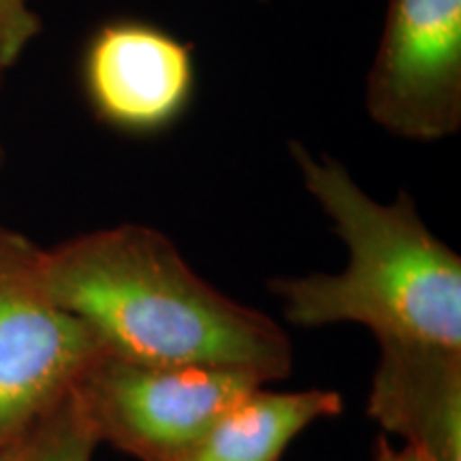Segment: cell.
<instances>
[{
    "instance_id": "obj_2",
    "label": "cell",
    "mask_w": 461,
    "mask_h": 461,
    "mask_svg": "<svg viewBox=\"0 0 461 461\" xmlns=\"http://www.w3.org/2000/svg\"><path fill=\"white\" fill-rule=\"evenodd\" d=\"M305 190L344 241L338 274L269 280L291 325L367 327L378 342H420L461 350V257L428 229L400 190L391 203L370 197L338 158L288 146Z\"/></svg>"
},
{
    "instance_id": "obj_4",
    "label": "cell",
    "mask_w": 461,
    "mask_h": 461,
    "mask_svg": "<svg viewBox=\"0 0 461 461\" xmlns=\"http://www.w3.org/2000/svg\"><path fill=\"white\" fill-rule=\"evenodd\" d=\"M265 384L207 366H149L101 355L71 397L99 445L140 461H180L230 403Z\"/></svg>"
},
{
    "instance_id": "obj_11",
    "label": "cell",
    "mask_w": 461,
    "mask_h": 461,
    "mask_svg": "<svg viewBox=\"0 0 461 461\" xmlns=\"http://www.w3.org/2000/svg\"><path fill=\"white\" fill-rule=\"evenodd\" d=\"M374 461H429L423 453L417 448L403 445L402 448H393L387 440L380 438L376 445V459Z\"/></svg>"
},
{
    "instance_id": "obj_1",
    "label": "cell",
    "mask_w": 461,
    "mask_h": 461,
    "mask_svg": "<svg viewBox=\"0 0 461 461\" xmlns=\"http://www.w3.org/2000/svg\"><path fill=\"white\" fill-rule=\"evenodd\" d=\"M51 297L77 316L103 353L149 366H207L280 380L286 331L201 278L171 240L146 224L92 230L43 250Z\"/></svg>"
},
{
    "instance_id": "obj_6",
    "label": "cell",
    "mask_w": 461,
    "mask_h": 461,
    "mask_svg": "<svg viewBox=\"0 0 461 461\" xmlns=\"http://www.w3.org/2000/svg\"><path fill=\"white\" fill-rule=\"evenodd\" d=\"M82 77L96 118L132 137L169 131L197 88L193 48L140 20L107 22L92 34Z\"/></svg>"
},
{
    "instance_id": "obj_3",
    "label": "cell",
    "mask_w": 461,
    "mask_h": 461,
    "mask_svg": "<svg viewBox=\"0 0 461 461\" xmlns=\"http://www.w3.org/2000/svg\"><path fill=\"white\" fill-rule=\"evenodd\" d=\"M41 255L0 224V448L15 447L105 355L88 327L51 297Z\"/></svg>"
},
{
    "instance_id": "obj_5",
    "label": "cell",
    "mask_w": 461,
    "mask_h": 461,
    "mask_svg": "<svg viewBox=\"0 0 461 461\" xmlns=\"http://www.w3.org/2000/svg\"><path fill=\"white\" fill-rule=\"evenodd\" d=\"M366 109L400 140L431 143L459 131L461 0H389Z\"/></svg>"
},
{
    "instance_id": "obj_7",
    "label": "cell",
    "mask_w": 461,
    "mask_h": 461,
    "mask_svg": "<svg viewBox=\"0 0 461 461\" xmlns=\"http://www.w3.org/2000/svg\"><path fill=\"white\" fill-rule=\"evenodd\" d=\"M367 414L429 461H461V350L378 342Z\"/></svg>"
},
{
    "instance_id": "obj_10",
    "label": "cell",
    "mask_w": 461,
    "mask_h": 461,
    "mask_svg": "<svg viewBox=\"0 0 461 461\" xmlns=\"http://www.w3.org/2000/svg\"><path fill=\"white\" fill-rule=\"evenodd\" d=\"M41 31L28 0H0V71L14 65Z\"/></svg>"
},
{
    "instance_id": "obj_8",
    "label": "cell",
    "mask_w": 461,
    "mask_h": 461,
    "mask_svg": "<svg viewBox=\"0 0 461 461\" xmlns=\"http://www.w3.org/2000/svg\"><path fill=\"white\" fill-rule=\"evenodd\" d=\"M339 412L338 391H269L261 384L230 403L180 461H280L302 431Z\"/></svg>"
},
{
    "instance_id": "obj_9",
    "label": "cell",
    "mask_w": 461,
    "mask_h": 461,
    "mask_svg": "<svg viewBox=\"0 0 461 461\" xmlns=\"http://www.w3.org/2000/svg\"><path fill=\"white\" fill-rule=\"evenodd\" d=\"M99 447L68 395L15 445L20 461H92Z\"/></svg>"
},
{
    "instance_id": "obj_12",
    "label": "cell",
    "mask_w": 461,
    "mask_h": 461,
    "mask_svg": "<svg viewBox=\"0 0 461 461\" xmlns=\"http://www.w3.org/2000/svg\"><path fill=\"white\" fill-rule=\"evenodd\" d=\"M0 461H20V459H17V451H15V447L0 448Z\"/></svg>"
}]
</instances>
